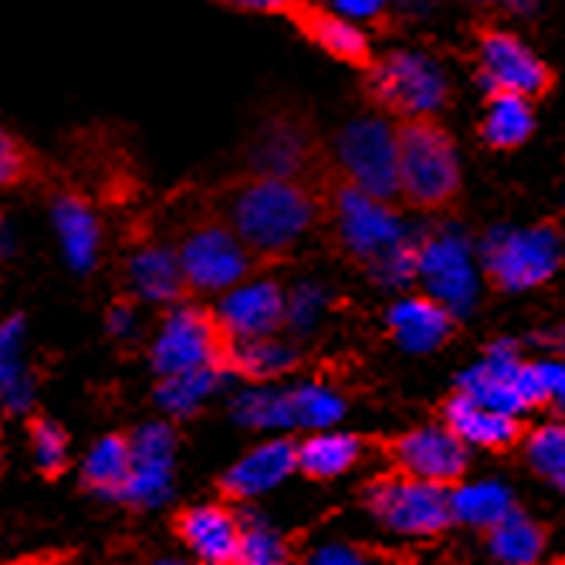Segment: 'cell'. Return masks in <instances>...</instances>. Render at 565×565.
<instances>
[{
	"label": "cell",
	"mask_w": 565,
	"mask_h": 565,
	"mask_svg": "<svg viewBox=\"0 0 565 565\" xmlns=\"http://www.w3.org/2000/svg\"><path fill=\"white\" fill-rule=\"evenodd\" d=\"M319 214V200L305 180L244 177L224 196V217L250 258H278L301 241Z\"/></svg>",
	"instance_id": "obj_1"
},
{
	"label": "cell",
	"mask_w": 565,
	"mask_h": 565,
	"mask_svg": "<svg viewBox=\"0 0 565 565\" xmlns=\"http://www.w3.org/2000/svg\"><path fill=\"white\" fill-rule=\"evenodd\" d=\"M396 129V190L406 207L444 214L460 200L465 177L454 136L434 119H403Z\"/></svg>",
	"instance_id": "obj_2"
},
{
	"label": "cell",
	"mask_w": 565,
	"mask_h": 565,
	"mask_svg": "<svg viewBox=\"0 0 565 565\" xmlns=\"http://www.w3.org/2000/svg\"><path fill=\"white\" fill-rule=\"evenodd\" d=\"M329 203H332V214H335L339 241L355 262L373 265V268H386L390 275L396 265L406 268L409 262H414L399 241V221H396L390 203H380L366 193H359L342 180L332 183Z\"/></svg>",
	"instance_id": "obj_3"
},
{
	"label": "cell",
	"mask_w": 565,
	"mask_h": 565,
	"mask_svg": "<svg viewBox=\"0 0 565 565\" xmlns=\"http://www.w3.org/2000/svg\"><path fill=\"white\" fill-rule=\"evenodd\" d=\"M363 501L370 515L396 535L437 539L450 525H457L454 508H450V491H440L417 478H406L393 468L366 484Z\"/></svg>",
	"instance_id": "obj_4"
},
{
	"label": "cell",
	"mask_w": 565,
	"mask_h": 565,
	"mask_svg": "<svg viewBox=\"0 0 565 565\" xmlns=\"http://www.w3.org/2000/svg\"><path fill=\"white\" fill-rule=\"evenodd\" d=\"M366 95L383 113L403 119L437 116L447 102L444 72L420 51H390L366 68Z\"/></svg>",
	"instance_id": "obj_5"
},
{
	"label": "cell",
	"mask_w": 565,
	"mask_h": 565,
	"mask_svg": "<svg viewBox=\"0 0 565 565\" xmlns=\"http://www.w3.org/2000/svg\"><path fill=\"white\" fill-rule=\"evenodd\" d=\"M231 339L224 335L214 312L200 305H180L167 316L157 342H152V370L160 376H180L196 370L227 373Z\"/></svg>",
	"instance_id": "obj_6"
},
{
	"label": "cell",
	"mask_w": 565,
	"mask_h": 565,
	"mask_svg": "<svg viewBox=\"0 0 565 565\" xmlns=\"http://www.w3.org/2000/svg\"><path fill=\"white\" fill-rule=\"evenodd\" d=\"M335 173L352 190L380 203L399 196L396 190V129L376 116L349 122L335 139Z\"/></svg>",
	"instance_id": "obj_7"
},
{
	"label": "cell",
	"mask_w": 565,
	"mask_h": 565,
	"mask_svg": "<svg viewBox=\"0 0 565 565\" xmlns=\"http://www.w3.org/2000/svg\"><path fill=\"white\" fill-rule=\"evenodd\" d=\"M562 265V237L552 224L529 231H501L484 244V275L498 291H525L545 285Z\"/></svg>",
	"instance_id": "obj_8"
},
{
	"label": "cell",
	"mask_w": 565,
	"mask_h": 565,
	"mask_svg": "<svg viewBox=\"0 0 565 565\" xmlns=\"http://www.w3.org/2000/svg\"><path fill=\"white\" fill-rule=\"evenodd\" d=\"M380 450L393 465V471H399L406 478H417L440 491H457L460 484H468V468H471L468 447L460 444L444 424L386 437V440H380Z\"/></svg>",
	"instance_id": "obj_9"
},
{
	"label": "cell",
	"mask_w": 565,
	"mask_h": 565,
	"mask_svg": "<svg viewBox=\"0 0 565 565\" xmlns=\"http://www.w3.org/2000/svg\"><path fill=\"white\" fill-rule=\"evenodd\" d=\"M177 265H180L186 291L211 295V291H231L244 285L250 271V254L227 224L207 221L183 234L177 247Z\"/></svg>",
	"instance_id": "obj_10"
},
{
	"label": "cell",
	"mask_w": 565,
	"mask_h": 565,
	"mask_svg": "<svg viewBox=\"0 0 565 565\" xmlns=\"http://www.w3.org/2000/svg\"><path fill=\"white\" fill-rule=\"evenodd\" d=\"M478 75L491 95H515L525 102L542 98L555 82L535 51L501 28H481L478 34Z\"/></svg>",
	"instance_id": "obj_11"
},
{
	"label": "cell",
	"mask_w": 565,
	"mask_h": 565,
	"mask_svg": "<svg viewBox=\"0 0 565 565\" xmlns=\"http://www.w3.org/2000/svg\"><path fill=\"white\" fill-rule=\"evenodd\" d=\"M440 424L465 444V447H481L491 454H504L525 444L529 424L515 414H504V409L484 406L475 396L454 390L444 406H440Z\"/></svg>",
	"instance_id": "obj_12"
},
{
	"label": "cell",
	"mask_w": 565,
	"mask_h": 565,
	"mask_svg": "<svg viewBox=\"0 0 565 565\" xmlns=\"http://www.w3.org/2000/svg\"><path fill=\"white\" fill-rule=\"evenodd\" d=\"M214 316L231 342L271 339L288 319V298L275 281H247L224 295Z\"/></svg>",
	"instance_id": "obj_13"
},
{
	"label": "cell",
	"mask_w": 565,
	"mask_h": 565,
	"mask_svg": "<svg viewBox=\"0 0 565 565\" xmlns=\"http://www.w3.org/2000/svg\"><path fill=\"white\" fill-rule=\"evenodd\" d=\"M244 519L231 504H193L173 519L177 539L200 565H237Z\"/></svg>",
	"instance_id": "obj_14"
},
{
	"label": "cell",
	"mask_w": 565,
	"mask_h": 565,
	"mask_svg": "<svg viewBox=\"0 0 565 565\" xmlns=\"http://www.w3.org/2000/svg\"><path fill=\"white\" fill-rule=\"evenodd\" d=\"M132 475L122 491V501L132 508H152L170 494L177 434L167 424H146L132 437Z\"/></svg>",
	"instance_id": "obj_15"
},
{
	"label": "cell",
	"mask_w": 565,
	"mask_h": 565,
	"mask_svg": "<svg viewBox=\"0 0 565 565\" xmlns=\"http://www.w3.org/2000/svg\"><path fill=\"white\" fill-rule=\"evenodd\" d=\"M308 41H312L319 51H326L329 58L342 62V65H355V68H370L373 65V47L366 31L355 21L342 18L339 11H326L319 4H305V0H295L285 14Z\"/></svg>",
	"instance_id": "obj_16"
},
{
	"label": "cell",
	"mask_w": 565,
	"mask_h": 565,
	"mask_svg": "<svg viewBox=\"0 0 565 565\" xmlns=\"http://www.w3.org/2000/svg\"><path fill=\"white\" fill-rule=\"evenodd\" d=\"M316 160V142L298 119L281 116L262 126L250 142V173L254 177H278L301 180V173Z\"/></svg>",
	"instance_id": "obj_17"
},
{
	"label": "cell",
	"mask_w": 565,
	"mask_h": 565,
	"mask_svg": "<svg viewBox=\"0 0 565 565\" xmlns=\"http://www.w3.org/2000/svg\"><path fill=\"white\" fill-rule=\"evenodd\" d=\"M298 471V444L268 440L247 450L237 465L221 478V494L227 501H250L278 488L288 475Z\"/></svg>",
	"instance_id": "obj_18"
},
{
	"label": "cell",
	"mask_w": 565,
	"mask_h": 565,
	"mask_svg": "<svg viewBox=\"0 0 565 565\" xmlns=\"http://www.w3.org/2000/svg\"><path fill=\"white\" fill-rule=\"evenodd\" d=\"M51 224L62 247V258L75 275H88L98 262L102 227L92 211V203L78 193H58L51 203Z\"/></svg>",
	"instance_id": "obj_19"
},
{
	"label": "cell",
	"mask_w": 565,
	"mask_h": 565,
	"mask_svg": "<svg viewBox=\"0 0 565 565\" xmlns=\"http://www.w3.org/2000/svg\"><path fill=\"white\" fill-rule=\"evenodd\" d=\"M454 332V312L434 295H414L393 305L390 335L409 352H430Z\"/></svg>",
	"instance_id": "obj_20"
},
{
	"label": "cell",
	"mask_w": 565,
	"mask_h": 565,
	"mask_svg": "<svg viewBox=\"0 0 565 565\" xmlns=\"http://www.w3.org/2000/svg\"><path fill=\"white\" fill-rule=\"evenodd\" d=\"M38 383L28 366V326L21 316L0 322V414H24Z\"/></svg>",
	"instance_id": "obj_21"
},
{
	"label": "cell",
	"mask_w": 565,
	"mask_h": 565,
	"mask_svg": "<svg viewBox=\"0 0 565 565\" xmlns=\"http://www.w3.org/2000/svg\"><path fill=\"white\" fill-rule=\"evenodd\" d=\"M481 535L498 565H539L548 545V525L525 515L522 508L508 511L501 522H494Z\"/></svg>",
	"instance_id": "obj_22"
},
{
	"label": "cell",
	"mask_w": 565,
	"mask_h": 565,
	"mask_svg": "<svg viewBox=\"0 0 565 565\" xmlns=\"http://www.w3.org/2000/svg\"><path fill=\"white\" fill-rule=\"evenodd\" d=\"M132 475V444L122 434H106L95 440L82 460V484L109 501H122V491Z\"/></svg>",
	"instance_id": "obj_23"
},
{
	"label": "cell",
	"mask_w": 565,
	"mask_h": 565,
	"mask_svg": "<svg viewBox=\"0 0 565 565\" xmlns=\"http://www.w3.org/2000/svg\"><path fill=\"white\" fill-rule=\"evenodd\" d=\"M363 447L355 434H312L298 444V471L312 481H335L363 460Z\"/></svg>",
	"instance_id": "obj_24"
},
{
	"label": "cell",
	"mask_w": 565,
	"mask_h": 565,
	"mask_svg": "<svg viewBox=\"0 0 565 565\" xmlns=\"http://www.w3.org/2000/svg\"><path fill=\"white\" fill-rule=\"evenodd\" d=\"M129 285L146 301H177L186 285L177 265V250L146 244L129 258Z\"/></svg>",
	"instance_id": "obj_25"
},
{
	"label": "cell",
	"mask_w": 565,
	"mask_h": 565,
	"mask_svg": "<svg viewBox=\"0 0 565 565\" xmlns=\"http://www.w3.org/2000/svg\"><path fill=\"white\" fill-rule=\"evenodd\" d=\"M532 132H535L532 102L515 95H491L481 122V139L491 149H519L532 139Z\"/></svg>",
	"instance_id": "obj_26"
},
{
	"label": "cell",
	"mask_w": 565,
	"mask_h": 565,
	"mask_svg": "<svg viewBox=\"0 0 565 565\" xmlns=\"http://www.w3.org/2000/svg\"><path fill=\"white\" fill-rule=\"evenodd\" d=\"M450 508H454V522H465L484 532L494 522H501L508 511H515L519 504L501 484L484 481V484H460L457 491H450Z\"/></svg>",
	"instance_id": "obj_27"
},
{
	"label": "cell",
	"mask_w": 565,
	"mask_h": 565,
	"mask_svg": "<svg viewBox=\"0 0 565 565\" xmlns=\"http://www.w3.org/2000/svg\"><path fill=\"white\" fill-rule=\"evenodd\" d=\"M342 414H345V403L329 386L308 383V386H295L285 393L288 430H295V427L298 430H326V427L339 424Z\"/></svg>",
	"instance_id": "obj_28"
},
{
	"label": "cell",
	"mask_w": 565,
	"mask_h": 565,
	"mask_svg": "<svg viewBox=\"0 0 565 565\" xmlns=\"http://www.w3.org/2000/svg\"><path fill=\"white\" fill-rule=\"evenodd\" d=\"M522 450L529 471L548 488L565 494V424H545L529 430Z\"/></svg>",
	"instance_id": "obj_29"
},
{
	"label": "cell",
	"mask_w": 565,
	"mask_h": 565,
	"mask_svg": "<svg viewBox=\"0 0 565 565\" xmlns=\"http://www.w3.org/2000/svg\"><path fill=\"white\" fill-rule=\"evenodd\" d=\"M295 366V352L275 339H254V342H231L227 370L250 376V380H275Z\"/></svg>",
	"instance_id": "obj_30"
},
{
	"label": "cell",
	"mask_w": 565,
	"mask_h": 565,
	"mask_svg": "<svg viewBox=\"0 0 565 565\" xmlns=\"http://www.w3.org/2000/svg\"><path fill=\"white\" fill-rule=\"evenodd\" d=\"M221 376H224L221 370H196V373L163 376L157 386V403L167 409L170 417H190L200 409V403L221 386Z\"/></svg>",
	"instance_id": "obj_31"
},
{
	"label": "cell",
	"mask_w": 565,
	"mask_h": 565,
	"mask_svg": "<svg viewBox=\"0 0 565 565\" xmlns=\"http://www.w3.org/2000/svg\"><path fill=\"white\" fill-rule=\"evenodd\" d=\"M417 268H424L434 281V298L444 301L447 308L468 291L471 285V275H468V265H465V254L454 250L450 244H437L430 247L424 258H417Z\"/></svg>",
	"instance_id": "obj_32"
},
{
	"label": "cell",
	"mask_w": 565,
	"mask_h": 565,
	"mask_svg": "<svg viewBox=\"0 0 565 565\" xmlns=\"http://www.w3.org/2000/svg\"><path fill=\"white\" fill-rule=\"evenodd\" d=\"M28 440H31L34 468L44 478H58L68 468V434H65V427L58 420H51V417H31Z\"/></svg>",
	"instance_id": "obj_33"
},
{
	"label": "cell",
	"mask_w": 565,
	"mask_h": 565,
	"mask_svg": "<svg viewBox=\"0 0 565 565\" xmlns=\"http://www.w3.org/2000/svg\"><path fill=\"white\" fill-rule=\"evenodd\" d=\"M237 565H288V542L265 522H244Z\"/></svg>",
	"instance_id": "obj_34"
},
{
	"label": "cell",
	"mask_w": 565,
	"mask_h": 565,
	"mask_svg": "<svg viewBox=\"0 0 565 565\" xmlns=\"http://www.w3.org/2000/svg\"><path fill=\"white\" fill-rule=\"evenodd\" d=\"M234 417L244 427H258V430H288L285 417V390H254L244 393L234 406Z\"/></svg>",
	"instance_id": "obj_35"
},
{
	"label": "cell",
	"mask_w": 565,
	"mask_h": 565,
	"mask_svg": "<svg viewBox=\"0 0 565 565\" xmlns=\"http://www.w3.org/2000/svg\"><path fill=\"white\" fill-rule=\"evenodd\" d=\"M28 173H31V160H28L24 146L0 126V190L18 186Z\"/></svg>",
	"instance_id": "obj_36"
},
{
	"label": "cell",
	"mask_w": 565,
	"mask_h": 565,
	"mask_svg": "<svg viewBox=\"0 0 565 565\" xmlns=\"http://www.w3.org/2000/svg\"><path fill=\"white\" fill-rule=\"evenodd\" d=\"M227 8H237V11H250V14H288V8L295 0H221Z\"/></svg>",
	"instance_id": "obj_37"
},
{
	"label": "cell",
	"mask_w": 565,
	"mask_h": 565,
	"mask_svg": "<svg viewBox=\"0 0 565 565\" xmlns=\"http://www.w3.org/2000/svg\"><path fill=\"white\" fill-rule=\"evenodd\" d=\"M136 329V312H132V305L129 301H119L113 312H109V332L116 339H129Z\"/></svg>",
	"instance_id": "obj_38"
},
{
	"label": "cell",
	"mask_w": 565,
	"mask_h": 565,
	"mask_svg": "<svg viewBox=\"0 0 565 565\" xmlns=\"http://www.w3.org/2000/svg\"><path fill=\"white\" fill-rule=\"evenodd\" d=\"M386 8V0H339V14L342 18H376Z\"/></svg>",
	"instance_id": "obj_39"
},
{
	"label": "cell",
	"mask_w": 565,
	"mask_h": 565,
	"mask_svg": "<svg viewBox=\"0 0 565 565\" xmlns=\"http://www.w3.org/2000/svg\"><path fill=\"white\" fill-rule=\"evenodd\" d=\"M308 565H366L363 562V555H355L352 548H322L312 562H308Z\"/></svg>",
	"instance_id": "obj_40"
},
{
	"label": "cell",
	"mask_w": 565,
	"mask_h": 565,
	"mask_svg": "<svg viewBox=\"0 0 565 565\" xmlns=\"http://www.w3.org/2000/svg\"><path fill=\"white\" fill-rule=\"evenodd\" d=\"M8 250H11V231H8L4 214H0V254H8Z\"/></svg>",
	"instance_id": "obj_41"
},
{
	"label": "cell",
	"mask_w": 565,
	"mask_h": 565,
	"mask_svg": "<svg viewBox=\"0 0 565 565\" xmlns=\"http://www.w3.org/2000/svg\"><path fill=\"white\" fill-rule=\"evenodd\" d=\"M149 565H186V562H180V558H157V562H149Z\"/></svg>",
	"instance_id": "obj_42"
},
{
	"label": "cell",
	"mask_w": 565,
	"mask_h": 565,
	"mask_svg": "<svg viewBox=\"0 0 565 565\" xmlns=\"http://www.w3.org/2000/svg\"><path fill=\"white\" fill-rule=\"evenodd\" d=\"M0 475H4V437H0Z\"/></svg>",
	"instance_id": "obj_43"
},
{
	"label": "cell",
	"mask_w": 565,
	"mask_h": 565,
	"mask_svg": "<svg viewBox=\"0 0 565 565\" xmlns=\"http://www.w3.org/2000/svg\"><path fill=\"white\" fill-rule=\"evenodd\" d=\"M481 4H498V0H481Z\"/></svg>",
	"instance_id": "obj_44"
}]
</instances>
